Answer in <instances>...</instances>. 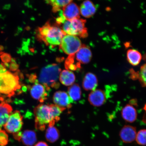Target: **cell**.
I'll use <instances>...</instances> for the list:
<instances>
[{
  "mask_svg": "<svg viewBox=\"0 0 146 146\" xmlns=\"http://www.w3.org/2000/svg\"><path fill=\"white\" fill-rule=\"evenodd\" d=\"M66 35L58 25H51L48 22L38 28L36 36L38 39L46 45L54 46L60 44Z\"/></svg>",
  "mask_w": 146,
  "mask_h": 146,
  "instance_id": "obj_1",
  "label": "cell"
},
{
  "mask_svg": "<svg viewBox=\"0 0 146 146\" xmlns=\"http://www.w3.org/2000/svg\"><path fill=\"white\" fill-rule=\"evenodd\" d=\"M61 72V69L56 64L47 65L42 69L38 82L42 84L48 91L50 87L58 88L60 86L58 81Z\"/></svg>",
  "mask_w": 146,
  "mask_h": 146,
  "instance_id": "obj_2",
  "label": "cell"
},
{
  "mask_svg": "<svg viewBox=\"0 0 146 146\" xmlns=\"http://www.w3.org/2000/svg\"><path fill=\"white\" fill-rule=\"evenodd\" d=\"M35 127L40 131L44 130L47 125L54 126L56 122L53 115L50 105L40 104L34 110Z\"/></svg>",
  "mask_w": 146,
  "mask_h": 146,
  "instance_id": "obj_3",
  "label": "cell"
},
{
  "mask_svg": "<svg viewBox=\"0 0 146 146\" xmlns=\"http://www.w3.org/2000/svg\"><path fill=\"white\" fill-rule=\"evenodd\" d=\"M21 87L19 78L16 73L7 71L0 74V94L10 97Z\"/></svg>",
  "mask_w": 146,
  "mask_h": 146,
  "instance_id": "obj_4",
  "label": "cell"
},
{
  "mask_svg": "<svg viewBox=\"0 0 146 146\" xmlns=\"http://www.w3.org/2000/svg\"><path fill=\"white\" fill-rule=\"evenodd\" d=\"M86 23V20L80 18L70 21L66 20L61 25V29L66 35L85 38L88 35L87 29L85 26Z\"/></svg>",
  "mask_w": 146,
  "mask_h": 146,
  "instance_id": "obj_5",
  "label": "cell"
},
{
  "mask_svg": "<svg viewBox=\"0 0 146 146\" xmlns=\"http://www.w3.org/2000/svg\"><path fill=\"white\" fill-rule=\"evenodd\" d=\"M81 40L77 36L66 35L62 39L60 48L69 56L75 54L82 46Z\"/></svg>",
  "mask_w": 146,
  "mask_h": 146,
  "instance_id": "obj_6",
  "label": "cell"
},
{
  "mask_svg": "<svg viewBox=\"0 0 146 146\" xmlns=\"http://www.w3.org/2000/svg\"><path fill=\"white\" fill-rule=\"evenodd\" d=\"M23 125V117L16 110L12 113L3 127L7 132L14 135L20 132Z\"/></svg>",
  "mask_w": 146,
  "mask_h": 146,
  "instance_id": "obj_7",
  "label": "cell"
},
{
  "mask_svg": "<svg viewBox=\"0 0 146 146\" xmlns=\"http://www.w3.org/2000/svg\"><path fill=\"white\" fill-rule=\"evenodd\" d=\"M54 105L58 106L63 111L72 107V100L67 93L62 91H56L53 98Z\"/></svg>",
  "mask_w": 146,
  "mask_h": 146,
  "instance_id": "obj_8",
  "label": "cell"
},
{
  "mask_svg": "<svg viewBox=\"0 0 146 146\" xmlns=\"http://www.w3.org/2000/svg\"><path fill=\"white\" fill-rule=\"evenodd\" d=\"M30 89V94L32 97L41 103H43L47 99V91H48L45 86L38 81L35 83Z\"/></svg>",
  "mask_w": 146,
  "mask_h": 146,
  "instance_id": "obj_9",
  "label": "cell"
},
{
  "mask_svg": "<svg viewBox=\"0 0 146 146\" xmlns=\"http://www.w3.org/2000/svg\"><path fill=\"white\" fill-rule=\"evenodd\" d=\"M137 135L135 127L129 125H125L122 128L119 133L120 138L126 143H132L136 139Z\"/></svg>",
  "mask_w": 146,
  "mask_h": 146,
  "instance_id": "obj_10",
  "label": "cell"
},
{
  "mask_svg": "<svg viewBox=\"0 0 146 146\" xmlns=\"http://www.w3.org/2000/svg\"><path fill=\"white\" fill-rule=\"evenodd\" d=\"M106 100V97L104 91L100 89H96L92 91L88 97V100L91 104L96 107L103 105Z\"/></svg>",
  "mask_w": 146,
  "mask_h": 146,
  "instance_id": "obj_11",
  "label": "cell"
},
{
  "mask_svg": "<svg viewBox=\"0 0 146 146\" xmlns=\"http://www.w3.org/2000/svg\"><path fill=\"white\" fill-rule=\"evenodd\" d=\"M62 9L63 15L68 21L80 18V9L77 5L72 1L64 7Z\"/></svg>",
  "mask_w": 146,
  "mask_h": 146,
  "instance_id": "obj_12",
  "label": "cell"
},
{
  "mask_svg": "<svg viewBox=\"0 0 146 146\" xmlns=\"http://www.w3.org/2000/svg\"><path fill=\"white\" fill-rule=\"evenodd\" d=\"M75 58L80 64H87L92 58V53L88 47L83 44L75 54Z\"/></svg>",
  "mask_w": 146,
  "mask_h": 146,
  "instance_id": "obj_13",
  "label": "cell"
},
{
  "mask_svg": "<svg viewBox=\"0 0 146 146\" xmlns=\"http://www.w3.org/2000/svg\"><path fill=\"white\" fill-rule=\"evenodd\" d=\"M12 110V107L8 103L3 102L0 104V131L8 121Z\"/></svg>",
  "mask_w": 146,
  "mask_h": 146,
  "instance_id": "obj_14",
  "label": "cell"
},
{
  "mask_svg": "<svg viewBox=\"0 0 146 146\" xmlns=\"http://www.w3.org/2000/svg\"><path fill=\"white\" fill-rule=\"evenodd\" d=\"M122 117L125 121L129 123L134 122L137 119V112L132 106L127 104L122 109Z\"/></svg>",
  "mask_w": 146,
  "mask_h": 146,
  "instance_id": "obj_15",
  "label": "cell"
},
{
  "mask_svg": "<svg viewBox=\"0 0 146 146\" xmlns=\"http://www.w3.org/2000/svg\"><path fill=\"white\" fill-rule=\"evenodd\" d=\"M98 83L96 76L92 73H88L84 78L82 85L86 90H94L97 86Z\"/></svg>",
  "mask_w": 146,
  "mask_h": 146,
  "instance_id": "obj_16",
  "label": "cell"
},
{
  "mask_svg": "<svg viewBox=\"0 0 146 146\" xmlns=\"http://www.w3.org/2000/svg\"><path fill=\"white\" fill-rule=\"evenodd\" d=\"M82 15L86 18H89L95 13L96 9L92 2L89 1H84L80 8Z\"/></svg>",
  "mask_w": 146,
  "mask_h": 146,
  "instance_id": "obj_17",
  "label": "cell"
},
{
  "mask_svg": "<svg viewBox=\"0 0 146 146\" xmlns=\"http://www.w3.org/2000/svg\"><path fill=\"white\" fill-rule=\"evenodd\" d=\"M59 80L61 83L66 86H71L76 80L74 74L70 70H64L60 73Z\"/></svg>",
  "mask_w": 146,
  "mask_h": 146,
  "instance_id": "obj_18",
  "label": "cell"
},
{
  "mask_svg": "<svg viewBox=\"0 0 146 146\" xmlns=\"http://www.w3.org/2000/svg\"><path fill=\"white\" fill-rule=\"evenodd\" d=\"M21 140L25 146H33L37 140L36 132L32 130L25 131L22 133Z\"/></svg>",
  "mask_w": 146,
  "mask_h": 146,
  "instance_id": "obj_19",
  "label": "cell"
},
{
  "mask_svg": "<svg viewBox=\"0 0 146 146\" xmlns=\"http://www.w3.org/2000/svg\"><path fill=\"white\" fill-rule=\"evenodd\" d=\"M127 60L129 62L134 66L139 64L142 59V55L138 50L134 49H129L127 51Z\"/></svg>",
  "mask_w": 146,
  "mask_h": 146,
  "instance_id": "obj_20",
  "label": "cell"
},
{
  "mask_svg": "<svg viewBox=\"0 0 146 146\" xmlns=\"http://www.w3.org/2000/svg\"><path fill=\"white\" fill-rule=\"evenodd\" d=\"M45 137L47 141L51 143H54L59 138V131L54 126L49 127L46 132Z\"/></svg>",
  "mask_w": 146,
  "mask_h": 146,
  "instance_id": "obj_21",
  "label": "cell"
},
{
  "mask_svg": "<svg viewBox=\"0 0 146 146\" xmlns=\"http://www.w3.org/2000/svg\"><path fill=\"white\" fill-rule=\"evenodd\" d=\"M68 95L72 100L76 101L80 99L81 96V88L78 84H74L68 88Z\"/></svg>",
  "mask_w": 146,
  "mask_h": 146,
  "instance_id": "obj_22",
  "label": "cell"
},
{
  "mask_svg": "<svg viewBox=\"0 0 146 146\" xmlns=\"http://www.w3.org/2000/svg\"><path fill=\"white\" fill-rule=\"evenodd\" d=\"M72 1H58V0H52L46 1V3L52 5V11L54 13H56L61 11L68 3L72 2Z\"/></svg>",
  "mask_w": 146,
  "mask_h": 146,
  "instance_id": "obj_23",
  "label": "cell"
},
{
  "mask_svg": "<svg viewBox=\"0 0 146 146\" xmlns=\"http://www.w3.org/2000/svg\"><path fill=\"white\" fill-rule=\"evenodd\" d=\"M75 54L69 56L66 60L65 66L67 70H75L78 68H80L78 65L75 64Z\"/></svg>",
  "mask_w": 146,
  "mask_h": 146,
  "instance_id": "obj_24",
  "label": "cell"
},
{
  "mask_svg": "<svg viewBox=\"0 0 146 146\" xmlns=\"http://www.w3.org/2000/svg\"><path fill=\"white\" fill-rule=\"evenodd\" d=\"M136 141L139 145H146V129L140 130L137 134Z\"/></svg>",
  "mask_w": 146,
  "mask_h": 146,
  "instance_id": "obj_25",
  "label": "cell"
},
{
  "mask_svg": "<svg viewBox=\"0 0 146 146\" xmlns=\"http://www.w3.org/2000/svg\"><path fill=\"white\" fill-rule=\"evenodd\" d=\"M138 77L142 86L146 87V64L141 67Z\"/></svg>",
  "mask_w": 146,
  "mask_h": 146,
  "instance_id": "obj_26",
  "label": "cell"
},
{
  "mask_svg": "<svg viewBox=\"0 0 146 146\" xmlns=\"http://www.w3.org/2000/svg\"><path fill=\"white\" fill-rule=\"evenodd\" d=\"M8 136L5 131L3 130L0 131V146H6L8 144Z\"/></svg>",
  "mask_w": 146,
  "mask_h": 146,
  "instance_id": "obj_27",
  "label": "cell"
},
{
  "mask_svg": "<svg viewBox=\"0 0 146 146\" xmlns=\"http://www.w3.org/2000/svg\"><path fill=\"white\" fill-rule=\"evenodd\" d=\"M7 72L6 67L4 64H0V74Z\"/></svg>",
  "mask_w": 146,
  "mask_h": 146,
  "instance_id": "obj_28",
  "label": "cell"
},
{
  "mask_svg": "<svg viewBox=\"0 0 146 146\" xmlns=\"http://www.w3.org/2000/svg\"><path fill=\"white\" fill-rule=\"evenodd\" d=\"M18 68L17 65L16 64L13 62L10 66V69L12 71H15L17 70Z\"/></svg>",
  "mask_w": 146,
  "mask_h": 146,
  "instance_id": "obj_29",
  "label": "cell"
},
{
  "mask_svg": "<svg viewBox=\"0 0 146 146\" xmlns=\"http://www.w3.org/2000/svg\"><path fill=\"white\" fill-rule=\"evenodd\" d=\"M35 146H49L47 143L43 141H40L36 144Z\"/></svg>",
  "mask_w": 146,
  "mask_h": 146,
  "instance_id": "obj_30",
  "label": "cell"
},
{
  "mask_svg": "<svg viewBox=\"0 0 146 146\" xmlns=\"http://www.w3.org/2000/svg\"><path fill=\"white\" fill-rule=\"evenodd\" d=\"M137 100H130V104H132V105H136L137 104V102H136Z\"/></svg>",
  "mask_w": 146,
  "mask_h": 146,
  "instance_id": "obj_31",
  "label": "cell"
},
{
  "mask_svg": "<svg viewBox=\"0 0 146 146\" xmlns=\"http://www.w3.org/2000/svg\"><path fill=\"white\" fill-rule=\"evenodd\" d=\"M143 121L144 123H146V113L143 116Z\"/></svg>",
  "mask_w": 146,
  "mask_h": 146,
  "instance_id": "obj_32",
  "label": "cell"
},
{
  "mask_svg": "<svg viewBox=\"0 0 146 146\" xmlns=\"http://www.w3.org/2000/svg\"><path fill=\"white\" fill-rule=\"evenodd\" d=\"M144 109L146 111V104L145 105V107H144Z\"/></svg>",
  "mask_w": 146,
  "mask_h": 146,
  "instance_id": "obj_33",
  "label": "cell"
}]
</instances>
